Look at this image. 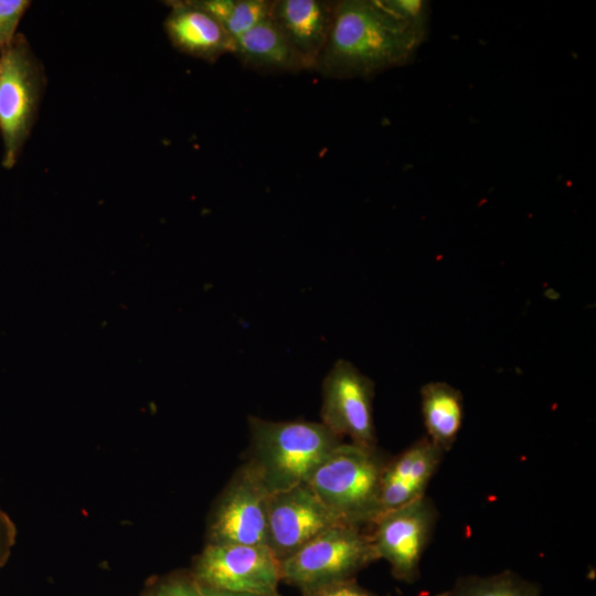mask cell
<instances>
[{"instance_id": "obj_1", "label": "cell", "mask_w": 596, "mask_h": 596, "mask_svg": "<svg viewBox=\"0 0 596 596\" xmlns=\"http://www.w3.org/2000/svg\"><path fill=\"white\" fill-rule=\"evenodd\" d=\"M426 39L380 0L336 1L313 70L327 78H371L411 63Z\"/></svg>"}, {"instance_id": "obj_2", "label": "cell", "mask_w": 596, "mask_h": 596, "mask_svg": "<svg viewBox=\"0 0 596 596\" xmlns=\"http://www.w3.org/2000/svg\"><path fill=\"white\" fill-rule=\"evenodd\" d=\"M249 461L273 492L306 483L342 439L322 423L248 418Z\"/></svg>"}, {"instance_id": "obj_3", "label": "cell", "mask_w": 596, "mask_h": 596, "mask_svg": "<svg viewBox=\"0 0 596 596\" xmlns=\"http://www.w3.org/2000/svg\"><path fill=\"white\" fill-rule=\"evenodd\" d=\"M387 460L376 447L342 441L306 483L339 522L361 528L382 513L381 480Z\"/></svg>"}, {"instance_id": "obj_4", "label": "cell", "mask_w": 596, "mask_h": 596, "mask_svg": "<svg viewBox=\"0 0 596 596\" xmlns=\"http://www.w3.org/2000/svg\"><path fill=\"white\" fill-rule=\"evenodd\" d=\"M46 86L44 67L26 38L17 33L0 50V134L4 168H13L28 140Z\"/></svg>"}, {"instance_id": "obj_5", "label": "cell", "mask_w": 596, "mask_h": 596, "mask_svg": "<svg viewBox=\"0 0 596 596\" xmlns=\"http://www.w3.org/2000/svg\"><path fill=\"white\" fill-rule=\"evenodd\" d=\"M371 536L360 528L332 526L279 561L280 581L302 593L343 581L376 561Z\"/></svg>"}, {"instance_id": "obj_6", "label": "cell", "mask_w": 596, "mask_h": 596, "mask_svg": "<svg viewBox=\"0 0 596 596\" xmlns=\"http://www.w3.org/2000/svg\"><path fill=\"white\" fill-rule=\"evenodd\" d=\"M269 497L259 472L247 460L214 503L207 521V543L267 545Z\"/></svg>"}, {"instance_id": "obj_7", "label": "cell", "mask_w": 596, "mask_h": 596, "mask_svg": "<svg viewBox=\"0 0 596 596\" xmlns=\"http://www.w3.org/2000/svg\"><path fill=\"white\" fill-rule=\"evenodd\" d=\"M191 573L202 586L258 596L276 594L280 582L279 560L267 545L207 543Z\"/></svg>"}, {"instance_id": "obj_8", "label": "cell", "mask_w": 596, "mask_h": 596, "mask_svg": "<svg viewBox=\"0 0 596 596\" xmlns=\"http://www.w3.org/2000/svg\"><path fill=\"white\" fill-rule=\"evenodd\" d=\"M437 509L422 497L409 503L381 513L370 534L375 555L387 561L393 576L405 583L419 577V563L432 538Z\"/></svg>"}, {"instance_id": "obj_9", "label": "cell", "mask_w": 596, "mask_h": 596, "mask_svg": "<svg viewBox=\"0 0 596 596\" xmlns=\"http://www.w3.org/2000/svg\"><path fill=\"white\" fill-rule=\"evenodd\" d=\"M374 383L347 360H338L322 384L321 423L352 444L376 447Z\"/></svg>"}, {"instance_id": "obj_10", "label": "cell", "mask_w": 596, "mask_h": 596, "mask_svg": "<svg viewBox=\"0 0 596 596\" xmlns=\"http://www.w3.org/2000/svg\"><path fill=\"white\" fill-rule=\"evenodd\" d=\"M339 524L342 523L307 483L270 493L267 545L279 561Z\"/></svg>"}, {"instance_id": "obj_11", "label": "cell", "mask_w": 596, "mask_h": 596, "mask_svg": "<svg viewBox=\"0 0 596 596\" xmlns=\"http://www.w3.org/2000/svg\"><path fill=\"white\" fill-rule=\"evenodd\" d=\"M166 33L174 49L195 58L213 63L233 54L234 39L223 25L194 0L169 1Z\"/></svg>"}, {"instance_id": "obj_12", "label": "cell", "mask_w": 596, "mask_h": 596, "mask_svg": "<svg viewBox=\"0 0 596 596\" xmlns=\"http://www.w3.org/2000/svg\"><path fill=\"white\" fill-rule=\"evenodd\" d=\"M444 453L425 436L389 459L381 480L382 513L424 497Z\"/></svg>"}, {"instance_id": "obj_13", "label": "cell", "mask_w": 596, "mask_h": 596, "mask_svg": "<svg viewBox=\"0 0 596 596\" xmlns=\"http://www.w3.org/2000/svg\"><path fill=\"white\" fill-rule=\"evenodd\" d=\"M334 2L276 0L272 4L270 19L312 70L330 33Z\"/></svg>"}, {"instance_id": "obj_14", "label": "cell", "mask_w": 596, "mask_h": 596, "mask_svg": "<svg viewBox=\"0 0 596 596\" xmlns=\"http://www.w3.org/2000/svg\"><path fill=\"white\" fill-rule=\"evenodd\" d=\"M233 54L245 66L268 73H298L312 66L269 18L234 40Z\"/></svg>"}, {"instance_id": "obj_15", "label": "cell", "mask_w": 596, "mask_h": 596, "mask_svg": "<svg viewBox=\"0 0 596 596\" xmlns=\"http://www.w3.org/2000/svg\"><path fill=\"white\" fill-rule=\"evenodd\" d=\"M422 414L427 437L443 451L449 450L461 428V393L445 382H430L421 390Z\"/></svg>"}, {"instance_id": "obj_16", "label": "cell", "mask_w": 596, "mask_h": 596, "mask_svg": "<svg viewBox=\"0 0 596 596\" xmlns=\"http://www.w3.org/2000/svg\"><path fill=\"white\" fill-rule=\"evenodd\" d=\"M211 13L235 40L270 17L273 1L268 0H194Z\"/></svg>"}, {"instance_id": "obj_17", "label": "cell", "mask_w": 596, "mask_h": 596, "mask_svg": "<svg viewBox=\"0 0 596 596\" xmlns=\"http://www.w3.org/2000/svg\"><path fill=\"white\" fill-rule=\"evenodd\" d=\"M436 596H540L536 584L511 571L487 577H460L453 588Z\"/></svg>"}, {"instance_id": "obj_18", "label": "cell", "mask_w": 596, "mask_h": 596, "mask_svg": "<svg viewBox=\"0 0 596 596\" xmlns=\"http://www.w3.org/2000/svg\"><path fill=\"white\" fill-rule=\"evenodd\" d=\"M380 2L391 13L427 38L430 19V4L428 1L380 0Z\"/></svg>"}, {"instance_id": "obj_19", "label": "cell", "mask_w": 596, "mask_h": 596, "mask_svg": "<svg viewBox=\"0 0 596 596\" xmlns=\"http://www.w3.org/2000/svg\"><path fill=\"white\" fill-rule=\"evenodd\" d=\"M143 596H204V594L191 572H179L153 581Z\"/></svg>"}, {"instance_id": "obj_20", "label": "cell", "mask_w": 596, "mask_h": 596, "mask_svg": "<svg viewBox=\"0 0 596 596\" xmlns=\"http://www.w3.org/2000/svg\"><path fill=\"white\" fill-rule=\"evenodd\" d=\"M28 0H0V50L17 35V28L30 7Z\"/></svg>"}, {"instance_id": "obj_21", "label": "cell", "mask_w": 596, "mask_h": 596, "mask_svg": "<svg viewBox=\"0 0 596 596\" xmlns=\"http://www.w3.org/2000/svg\"><path fill=\"white\" fill-rule=\"evenodd\" d=\"M302 596H375L359 586L354 579L324 585L302 593Z\"/></svg>"}, {"instance_id": "obj_22", "label": "cell", "mask_w": 596, "mask_h": 596, "mask_svg": "<svg viewBox=\"0 0 596 596\" xmlns=\"http://www.w3.org/2000/svg\"><path fill=\"white\" fill-rule=\"evenodd\" d=\"M15 539L17 528L12 519L0 507V567L9 558Z\"/></svg>"}, {"instance_id": "obj_23", "label": "cell", "mask_w": 596, "mask_h": 596, "mask_svg": "<svg viewBox=\"0 0 596 596\" xmlns=\"http://www.w3.org/2000/svg\"><path fill=\"white\" fill-rule=\"evenodd\" d=\"M201 587H202L204 596H258V595L246 594V593H234V592L221 590V589H215L211 587H205L202 585Z\"/></svg>"}, {"instance_id": "obj_24", "label": "cell", "mask_w": 596, "mask_h": 596, "mask_svg": "<svg viewBox=\"0 0 596 596\" xmlns=\"http://www.w3.org/2000/svg\"><path fill=\"white\" fill-rule=\"evenodd\" d=\"M272 596H280V595H279L278 593H276V594H274V595H272Z\"/></svg>"}]
</instances>
